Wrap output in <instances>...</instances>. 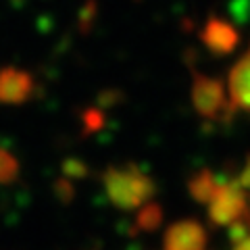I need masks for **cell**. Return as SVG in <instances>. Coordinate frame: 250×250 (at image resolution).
Masks as SVG:
<instances>
[{"label":"cell","instance_id":"cell-1","mask_svg":"<svg viewBox=\"0 0 250 250\" xmlns=\"http://www.w3.org/2000/svg\"><path fill=\"white\" fill-rule=\"evenodd\" d=\"M103 186L108 200L121 210L140 208L156 192V186L150 175H146L136 165L108 167L103 173Z\"/></svg>","mask_w":250,"mask_h":250},{"label":"cell","instance_id":"cell-2","mask_svg":"<svg viewBox=\"0 0 250 250\" xmlns=\"http://www.w3.org/2000/svg\"><path fill=\"white\" fill-rule=\"evenodd\" d=\"M248 210L246 190H242L236 182H225L219 184L215 196L208 202V221L215 228H225Z\"/></svg>","mask_w":250,"mask_h":250},{"label":"cell","instance_id":"cell-3","mask_svg":"<svg viewBox=\"0 0 250 250\" xmlns=\"http://www.w3.org/2000/svg\"><path fill=\"white\" fill-rule=\"evenodd\" d=\"M207 240L208 236L205 225L194 219H184L167 228L163 238V250H205Z\"/></svg>","mask_w":250,"mask_h":250},{"label":"cell","instance_id":"cell-4","mask_svg":"<svg viewBox=\"0 0 250 250\" xmlns=\"http://www.w3.org/2000/svg\"><path fill=\"white\" fill-rule=\"evenodd\" d=\"M192 98H194L196 111L202 117H207V119H217V117L225 111V104H228L223 85L215 80H207V77L196 80Z\"/></svg>","mask_w":250,"mask_h":250},{"label":"cell","instance_id":"cell-5","mask_svg":"<svg viewBox=\"0 0 250 250\" xmlns=\"http://www.w3.org/2000/svg\"><path fill=\"white\" fill-rule=\"evenodd\" d=\"M229 100L236 108L250 113V50L242 57L229 71L228 80Z\"/></svg>","mask_w":250,"mask_h":250},{"label":"cell","instance_id":"cell-6","mask_svg":"<svg viewBox=\"0 0 250 250\" xmlns=\"http://www.w3.org/2000/svg\"><path fill=\"white\" fill-rule=\"evenodd\" d=\"M219 184L221 182L215 177V173L210 169H200L188 179V192L200 205H208L210 198L215 196Z\"/></svg>","mask_w":250,"mask_h":250},{"label":"cell","instance_id":"cell-7","mask_svg":"<svg viewBox=\"0 0 250 250\" xmlns=\"http://www.w3.org/2000/svg\"><path fill=\"white\" fill-rule=\"evenodd\" d=\"M163 223V208L159 202H148L136 215V231H154Z\"/></svg>","mask_w":250,"mask_h":250},{"label":"cell","instance_id":"cell-8","mask_svg":"<svg viewBox=\"0 0 250 250\" xmlns=\"http://www.w3.org/2000/svg\"><path fill=\"white\" fill-rule=\"evenodd\" d=\"M248 236H250V210L242 217H238L236 221H231L229 229H228V238L233 242V244H238V242H242Z\"/></svg>","mask_w":250,"mask_h":250},{"label":"cell","instance_id":"cell-9","mask_svg":"<svg viewBox=\"0 0 250 250\" xmlns=\"http://www.w3.org/2000/svg\"><path fill=\"white\" fill-rule=\"evenodd\" d=\"M62 173H65L67 179H83L90 173V169L82 159L71 156V159H67L65 163H62Z\"/></svg>","mask_w":250,"mask_h":250},{"label":"cell","instance_id":"cell-10","mask_svg":"<svg viewBox=\"0 0 250 250\" xmlns=\"http://www.w3.org/2000/svg\"><path fill=\"white\" fill-rule=\"evenodd\" d=\"M17 175V163L6 152H0V182H9Z\"/></svg>","mask_w":250,"mask_h":250},{"label":"cell","instance_id":"cell-11","mask_svg":"<svg viewBox=\"0 0 250 250\" xmlns=\"http://www.w3.org/2000/svg\"><path fill=\"white\" fill-rule=\"evenodd\" d=\"M54 190H57L61 200H67L69 202V200L73 198V184H71V179H59Z\"/></svg>","mask_w":250,"mask_h":250},{"label":"cell","instance_id":"cell-12","mask_svg":"<svg viewBox=\"0 0 250 250\" xmlns=\"http://www.w3.org/2000/svg\"><path fill=\"white\" fill-rule=\"evenodd\" d=\"M236 184L242 188V190H250V154L246 156L244 167L240 169V173L236 177Z\"/></svg>","mask_w":250,"mask_h":250},{"label":"cell","instance_id":"cell-13","mask_svg":"<svg viewBox=\"0 0 250 250\" xmlns=\"http://www.w3.org/2000/svg\"><path fill=\"white\" fill-rule=\"evenodd\" d=\"M233 250H250V236L238 242V244H233Z\"/></svg>","mask_w":250,"mask_h":250},{"label":"cell","instance_id":"cell-14","mask_svg":"<svg viewBox=\"0 0 250 250\" xmlns=\"http://www.w3.org/2000/svg\"><path fill=\"white\" fill-rule=\"evenodd\" d=\"M248 207H250V205H248Z\"/></svg>","mask_w":250,"mask_h":250}]
</instances>
